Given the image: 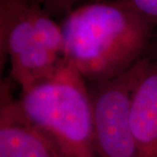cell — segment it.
<instances>
[{
  "mask_svg": "<svg viewBox=\"0 0 157 157\" xmlns=\"http://www.w3.org/2000/svg\"><path fill=\"white\" fill-rule=\"evenodd\" d=\"M64 59L94 84L120 75L150 50L154 25L121 0L76 7L60 24Z\"/></svg>",
  "mask_w": 157,
  "mask_h": 157,
  "instance_id": "obj_1",
  "label": "cell"
},
{
  "mask_svg": "<svg viewBox=\"0 0 157 157\" xmlns=\"http://www.w3.org/2000/svg\"><path fill=\"white\" fill-rule=\"evenodd\" d=\"M17 103L68 157H93L91 93L84 78L66 60L49 78L22 92Z\"/></svg>",
  "mask_w": 157,
  "mask_h": 157,
  "instance_id": "obj_2",
  "label": "cell"
},
{
  "mask_svg": "<svg viewBox=\"0 0 157 157\" xmlns=\"http://www.w3.org/2000/svg\"><path fill=\"white\" fill-rule=\"evenodd\" d=\"M0 52L12 79L26 91L65 61L60 25L33 0H0Z\"/></svg>",
  "mask_w": 157,
  "mask_h": 157,
  "instance_id": "obj_3",
  "label": "cell"
},
{
  "mask_svg": "<svg viewBox=\"0 0 157 157\" xmlns=\"http://www.w3.org/2000/svg\"><path fill=\"white\" fill-rule=\"evenodd\" d=\"M147 54L114 78L95 84L93 107V157H138L130 123L131 99Z\"/></svg>",
  "mask_w": 157,
  "mask_h": 157,
  "instance_id": "obj_4",
  "label": "cell"
},
{
  "mask_svg": "<svg viewBox=\"0 0 157 157\" xmlns=\"http://www.w3.org/2000/svg\"><path fill=\"white\" fill-rule=\"evenodd\" d=\"M0 157H68L54 140L25 117L13 101L2 96Z\"/></svg>",
  "mask_w": 157,
  "mask_h": 157,
  "instance_id": "obj_5",
  "label": "cell"
},
{
  "mask_svg": "<svg viewBox=\"0 0 157 157\" xmlns=\"http://www.w3.org/2000/svg\"><path fill=\"white\" fill-rule=\"evenodd\" d=\"M130 123L138 157H157V52L148 53L135 84Z\"/></svg>",
  "mask_w": 157,
  "mask_h": 157,
  "instance_id": "obj_6",
  "label": "cell"
},
{
  "mask_svg": "<svg viewBox=\"0 0 157 157\" xmlns=\"http://www.w3.org/2000/svg\"><path fill=\"white\" fill-rule=\"evenodd\" d=\"M42 6L52 16L54 14L67 15L76 7L101 0H33Z\"/></svg>",
  "mask_w": 157,
  "mask_h": 157,
  "instance_id": "obj_7",
  "label": "cell"
},
{
  "mask_svg": "<svg viewBox=\"0 0 157 157\" xmlns=\"http://www.w3.org/2000/svg\"><path fill=\"white\" fill-rule=\"evenodd\" d=\"M154 26L157 25V0H121Z\"/></svg>",
  "mask_w": 157,
  "mask_h": 157,
  "instance_id": "obj_8",
  "label": "cell"
}]
</instances>
